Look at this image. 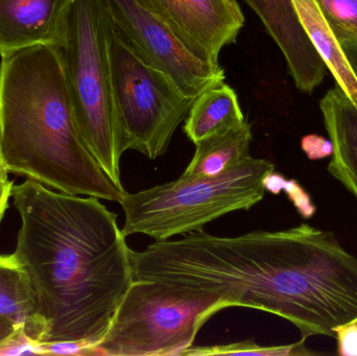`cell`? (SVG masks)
Segmentation results:
<instances>
[{"label":"cell","instance_id":"603a6c76","mask_svg":"<svg viewBox=\"0 0 357 356\" xmlns=\"http://www.w3.org/2000/svg\"><path fill=\"white\" fill-rule=\"evenodd\" d=\"M14 182L8 181L0 182V222L3 219L6 210L8 209V202L12 198L13 187H14Z\"/></svg>","mask_w":357,"mask_h":356},{"label":"cell","instance_id":"ac0fdd59","mask_svg":"<svg viewBox=\"0 0 357 356\" xmlns=\"http://www.w3.org/2000/svg\"><path fill=\"white\" fill-rule=\"evenodd\" d=\"M264 186L266 190H270L273 194H279L284 189L289 200L304 219H310L316 215L317 207L312 203L310 194L296 180H285L282 176L273 171L264 180Z\"/></svg>","mask_w":357,"mask_h":356},{"label":"cell","instance_id":"3957f363","mask_svg":"<svg viewBox=\"0 0 357 356\" xmlns=\"http://www.w3.org/2000/svg\"><path fill=\"white\" fill-rule=\"evenodd\" d=\"M106 0H69L58 47L82 136L115 185L121 183L123 132L113 95Z\"/></svg>","mask_w":357,"mask_h":356},{"label":"cell","instance_id":"8fae6325","mask_svg":"<svg viewBox=\"0 0 357 356\" xmlns=\"http://www.w3.org/2000/svg\"><path fill=\"white\" fill-rule=\"evenodd\" d=\"M320 109L333 146L328 171L357 200V106L335 85L320 100Z\"/></svg>","mask_w":357,"mask_h":356},{"label":"cell","instance_id":"5b68a950","mask_svg":"<svg viewBox=\"0 0 357 356\" xmlns=\"http://www.w3.org/2000/svg\"><path fill=\"white\" fill-rule=\"evenodd\" d=\"M231 307L232 301L222 293L135 279L94 353L183 356L206 322Z\"/></svg>","mask_w":357,"mask_h":356},{"label":"cell","instance_id":"4fadbf2b","mask_svg":"<svg viewBox=\"0 0 357 356\" xmlns=\"http://www.w3.org/2000/svg\"><path fill=\"white\" fill-rule=\"evenodd\" d=\"M300 22L337 85L357 106V79L316 0H293Z\"/></svg>","mask_w":357,"mask_h":356},{"label":"cell","instance_id":"30bf717a","mask_svg":"<svg viewBox=\"0 0 357 356\" xmlns=\"http://www.w3.org/2000/svg\"><path fill=\"white\" fill-rule=\"evenodd\" d=\"M69 0H0V56L39 44L59 45Z\"/></svg>","mask_w":357,"mask_h":356},{"label":"cell","instance_id":"2e32d148","mask_svg":"<svg viewBox=\"0 0 357 356\" xmlns=\"http://www.w3.org/2000/svg\"><path fill=\"white\" fill-rule=\"evenodd\" d=\"M305 339L295 344L281 346H260L252 340L231 343L211 347H193L187 349L183 356L212 355H259V356H310L316 353L310 351L305 345Z\"/></svg>","mask_w":357,"mask_h":356},{"label":"cell","instance_id":"d6986e66","mask_svg":"<svg viewBox=\"0 0 357 356\" xmlns=\"http://www.w3.org/2000/svg\"><path fill=\"white\" fill-rule=\"evenodd\" d=\"M45 355V349L40 343L27 336L23 330H17L0 346V356Z\"/></svg>","mask_w":357,"mask_h":356},{"label":"cell","instance_id":"7c38bea8","mask_svg":"<svg viewBox=\"0 0 357 356\" xmlns=\"http://www.w3.org/2000/svg\"><path fill=\"white\" fill-rule=\"evenodd\" d=\"M245 121L236 92L224 81L208 88L195 98L183 131L191 142L197 144Z\"/></svg>","mask_w":357,"mask_h":356},{"label":"cell","instance_id":"484cf974","mask_svg":"<svg viewBox=\"0 0 357 356\" xmlns=\"http://www.w3.org/2000/svg\"><path fill=\"white\" fill-rule=\"evenodd\" d=\"M8 169L4 167L3 161H2L1 154H0V182L8 181Z\"/></svg>","mask_w":357,"mask_h":356},{"label":"cell","instance_id":"6da1fadb","mask_svg":"<svg viewBox=\"0 0 357 356\" xmlns=\"http://www.w3.org/2000/svg\"><path fill=\"white\" fill-rule=\"evenodd\" d=\"M12 198L21 221L13 255L35 295L40 344L94 348L135 280L117 215L100 199L29 179L14 185Z\"/></svg>","mask_w":357,"mask_h":356},{"label":"cell","instance_id":"cb8c5ba5","mask_svg":"<svg viewBox=\"0 0 357 356\" xmlns=\"http://www.w3.org/2000/svg\"><path fill=\"white\" fill-rule=\"evenodd\" d=\"M357 79V41L347 40L340 43Z\"/></svg>","mask_w":357,"mask_h":356},{"label":"cell","instance_id":"9c48e42d","mask_svg":"<svg viewBox=\"0 0 357 356\" xmlns=\"http://www.w3.org/2000/svg\"><path fill=\"white\" fill-rule=\"evenodd\" d=\"M280 48L296 87L312 94L321 85L327 67L306 35L293 0H245Z\"/></svg>","mask_w":357,"mask_h":356},{"label":"cell","instance_id":"52a82bcc","mask_svg":"<svg viewBox=\"0 0 357 356\" xmlns=\"http://www.w3.org/2000/svg\"><path fill=\"white\" fill-rule=\"evenodd\" d=\"M113 25L151 66L171 77L181 91L197 98L225 81L220 65L203 60L180 36L137 0H106Z\"/></svg>","mask_w":357,"mask_h":356},{"label":"cell","instance_id":"8992f818","mask_svg":"<svg viewBox=\"0 0 357 356\" xmlns=\"http://www.w3.org/2000/svg\"><path fill=\"white\" fill-rule=\"evenodd\" d=\"M110 62L123 148L156 160L169 150L195 98L183 93L171 77L146 62L115 27Z\"/></svg>","mask_w":357,"mask_h":356},{"label":"cell","instance_id":"44dd1931","mask_svg":"<svg viewBox=\"0 0 357 356\" xmlns=\"http://www.w3.org/2000/svg\"><path fill=\"white\" fill-rule=\"evenodd\" d=\"M302 150L312 160H320L333 156V146L331 139L325 140L319 136H307L301 142Z\"/></svg>","mask_w":357,"mask_h":356},{"label":"cell","instance_id":"9a60e30c","mask_svg":"<svg viewBox=\"0 0 357 356\" xmlns=\"http://www.w3.org/2000/svg\"><path fill=\"white\" fill-rule=\"evenodd\" d=\"M252 140V125L248 121L199 140L195 144V152L184 175L213 177L225 173L250 156Z\"/></svg>","mask_w":357,"mask_h":356},{"label":"cell","instance_id":"7a4b0ae2","mask_svg":"<svg viewBox=\"0 0 357 356\" xmlns=\"http://www.w3.org/2000/svg\"><path fill=\"white\" fill-rule=\"evenodd\" d=\"M0 56V154L8 173L121 204L127 192L105 173L79 131L60 48L39 44Z\"/></svg>","mask_w":357,"mask_h":356},{"label":"cell","instance_id":"5bb4252c","mask_svg":"<svg viewBox=\"0 0 357 356\" xmlns=\"http://www.w3.org/2000/svg\"><path fill=\"white\" fill-rule=\"evenodd\" d=\"M0 316L39 343L42 326L35 295L14 255H0Z\"/></svg>","mask_w":357,"mask_h":356},{"label":"cell","instance_id":"ffe728a7","mask_svg":"<svg viewBox=\"0 0 357 356\" xmlns=\"http://www.w3.org/2000/svg\"><path fill=\"white\" fill-rule=\"evenodd\" d=\"M337 355L357 356V320L337 326L335 330Z\"/></svg>","mask_w":357,"mask_h":356},{"label":"cell","instance_id":"ba28073f","mask_svg":"<svg viewBox=\"0 0 357 356\" xmlns=\"http://www.w3.org/2000/svg\"><path fill=\"white\" fill-rule=\"evenodd\" d=\"M201 56L220 65V50L236 42L245 17L236 0H137Z\"/></svg>","mask_w":357,"mask_h":356},{"label":"cell","instance_id":"e0dca14e","mask_svg":"<svg viewBox=\"0 0 357 356\" xmlns=\"http://www.w3.org/2000/svg\"><path fill=\"white\" fill-rule=\"evenodd\" d=\"M339 43L357 41V0H316Z\"/></svg>","mask_w":357,"mask_h":356},{"label":"cell","instance_id":"d4e9b609","mask_svg":"<svg viewBox=\"0 0 357 356\" xmlns=\"http://www.w3.org/2000/svg\"><path fill=\"white\" fill-rule=\"evenodd\" d=\"M16 327L12 322L0 316V346L16 332Z\"/></svg>","mask_w":357,"mask_h":356},{"label":"cell","instance_id":"277c9868","mask_svg":"<svg viewBox=\"0 0 357 356\" xmlns=\"http://www.w3.org/2000/svg\"><path fill=\"white\" fill-rule=\"evenodd\" d=\"M275 171L266 159L249 156L220 175L188 176L135 194L121 205L123 235L144 234L155 242L203 231L211 222L238 210H250L266 194L264 180Z\"/></svg>","mask_w":357,"mask_h":356},{"label":"cell","instance_id":"7402d4cb","mask_svg":"<svg viewBox=\"0 0 357 356\" xmlns=\"http://www.w3.org/2000/svg\"><path fill=\"white\" fill-rule=\"evenodd\" d=\"M45 355H94V348L84 343L56 342L42 344Z\"/></svg>","mask_w":357,"mask_h":356}]
</instances>
